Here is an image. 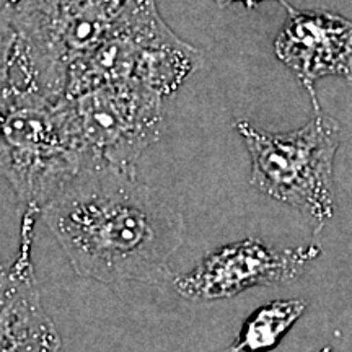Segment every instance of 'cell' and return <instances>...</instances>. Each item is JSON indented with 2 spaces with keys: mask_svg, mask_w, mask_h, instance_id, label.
Instances as JSON below:
<instances>
[{
  "mask_svg": "<svg viewBox=\"0 0 352 352\" xmlns=\"http://www.w3.org/2000/svg\"><path fill=\"white\" fill-rule=\"evenodd\" d=\"M39 219L74 271L101 284H158L184 241V219L135 170L87 166Z\"/></svg>",
  "mask_w": 352,
  "mask_h": 352,
  "instance_id": "cell-1",
  "label": "cell"
},
{
  "mask_svg": "<svg viewBox=\"0 0 352 352\" xmlns=\"http://www.w3.org/2000/svg\"><path fill=\"white\" fill-rule=\"evenodd\" d=\"M129 0H6L15 46L12 87L57 103L74 67L94 52Z\"/></svg>",
  "mask_w": 352,
  "mask_h": 352,
  "instance_id": "cell-2",
  "label": "cell"
},
{
  "mask_svg": "<svg viewBox=\"0 0 352 352\" xmlns=\"http://www.w3.org/2000/svg\"><path fill=\"white\" fill-rule=\"evenodd\" d=\"M235 129L252 158L250 183L263 195L300 212L321 232L334 215V158L341 131L314 104L310 121L290 132H267L240 120Z\"/></svg>",
  "mask_w": 352,
  "mask_h": 352,
  "instance_id": "cell-3",
  "label": "cell"
},
{
  "mask_svg": "<svg viewBox=\"0 0 352 352\" xmlns=\"http://www.w3.org/2000/svg\"><path fill=\"white\" fill-rule=\"evenodd\" d=\"M201 64V51L171 32L155 0H129L100 46L70 72L64 98L104 83H135L165 100Z\"/></svg>",
  "mask_w": 352,
  "mask_h": 352,
  "instance_id": "cell-4",
  "label": "cell"
},
{
  "mask_svg": "<svg viewBox=\"0 0 352 352\" xmlns=\"http://www.w3.org/2000/svg\"><path fill=\"white\" fill-rule=\"evenodd\" d=\"M83 168L60 101L10 88L0 103V175L19 199L20 210L41 214Z\"/></svg>",
  "mask_w": 352,
  "mask_h": 352,
  "instance_id": "cell-5",
  "label": "cell"
},
{
  "mask_svg": "<svg viewBox=\"0 0 352 352\" xmlns=\"http://www.w3.org/2000/svg\"><path fill=\"white\" fill-rule=\"evenodd\" d=\"M60 104L87 166L135 170L164 129V98L135 83H104Z\"/></svg>",
  "mask_w": 352,
  "mask_h": 352,
  "instance_id": "cell-6",
  "label": "cell"
},
{
  "mask_svg": "<svg viewBox=\"0 0 352 352\" xmlns=\"http://www.w3.org/2000/svg\"><path fill=\"white\" fill-rule=\"evenodd\" d=\"M320 254L315 245L274 250L250 236L214 250L195 270L176 276L173 287L186 300H226L254 287L296 283Z\"/></svg>",
  "mask_w": 352,
  "mask_h": 352,
  "instance_id": "cell-7",
  "label": "cell"
},
{
  "mask_svg": "<svg viewBox=\"0 0 352 352\" xmlns=\"http://www.w3.org/2000/svg\"><path fill=\"white\" fill-rule=\"evenodd\" d=\"M39 215L21 214L20 248L0 272V352H59L60 336L39 296L32 246Z\"/></svg>",
  "mask_w": 352,
  "mask_h": 352,
  "instance_id": "cell-8",
  "label": "cell"
},
{
  "mask_svg": "<svg viewBox=\"0 0 352 352\" xmlns=\"http://www.w3.org/2000/svg\"><path fill=\"white\" fill-rule=\"evenodd\" d=\"M277 34V59L296 74L314 104L315 83L323 77H342L352 83V21L331 12L294 10Z\"/></svg>",
  "mask_w": 352,
  "mask_h": 352,
  "instance_id": "cell-9",
  "label": "cell"
},
{
  "mask_svg": "<svg viewBox=\"0 0 352 352\" xmlns=\"http://www.w3.org/2000/svg\"><path fill=\"white\" fill-rule=\"evenodd\" d=\"M303 298H277L259 307L223 352H271L307 311Z\"/></svg>",
  "mask_w": 352,
  "mask_h": 352,
  "instance_id": "cell-10",
  "label": "cell"
},
{
  "mask_svg": "<svg viewBox=\"0 0 352 352\" xmlns=\"http://www.w3.org/2000/svg\"><path fill=\"white\" fill-rule=\"evenodd\" d=\"M15 34L6 8H0V103L12 87V63Z\"/></svg>",
  "mask_w": 352,
  "mask_h": 352,
  "instance_id": "cell-11",
  "label": "cell"
},
{
  "mask_svg": "<svg viewBox=\"0 0 352 352\" xmlns=\"http://www.w3.org/2000/svg\"><path fill=\"white\" fill-rule=\"evenodd\" d=\"M214 2L217 3L220 8H226V7L230 6V3H236V2H241L246 8H254V7L258 6V3L264 2V0H214ZM276 2H279L280 6L287 8V10L290 8V6H289L287 2H285V0H276Z\"/></svg>",
  "mask_w": 352,
  "mask_h": 352,
  "instance_id": "cell-12",
  "label": "cell"
},
{
  "mask_svg": "<svg viewBox=\"0 0 352 352\" xmlns=\"http://www.w3.org/2000/svg\"><path fill=\"white\" fill-rule=\"evenodd\" d=\"M316 352H331V347L329 346H324V347H321L320 351H316Z\"/></svg>",
  "mask_w": 352,
  "mask_h": 352,
  "instance_id": "cell-13",
  "label": "cell"
},
{
  "mask_svg": "<svg viewBox=\"0 0 352 352\" xmlns=\"http://www.w3.org/2000/svg\"><path fill=\"white\" fill-rule=\"evenodd\" d=\"M6 266H7L6 263H2V261H0V272H2L3 270H6Z\"/></svg>",
  "mask_w": 352,
  "mask_h": 352,
  "instance_id": "cell-14",
  "label": "cell"
}]
</instances>
